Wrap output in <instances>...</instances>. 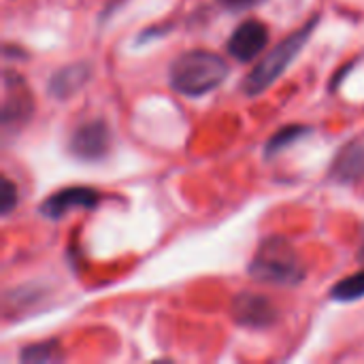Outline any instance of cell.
Listing matches in <instances>:
<instances>
[{
	"mask_svg": "<svg viewBox=\"0 0 364 364\" xmlns=\"http://www.w3.org/2000/svg\"><path fill=\"white\" fill-rule=\"evenodd\" d=\"M320 21V15H314L311 19H307L299 30H294L292 34H288L284 41H279L245 77L243 81V92L247 96H258L262 94L267 87H271L284 73L286 68L294 62V58L303 51V47L309 43L316 26Z\"/></svg>",
	"mask_w": 364,
	"mask_h": 364,
	"instance_id": "7a4b0ae2",
	"label": "cell"
},
{
	"mask_svg": "<svg viewBox=\"0 0 364 364\" xmlns=\"http://www.w3.org/2000/svg\"><path fill=\"white\" fill-rule=\"evenodd\" d=\"M111 130L102 119H90L81 124L68 141V151L85 162H98L111 151Z\"/></svg>",
	"mask_w": 364,
	"mask_h": 364,
	"instance_id": "277c9868",
	"label": "cell"
},
{
	"mask_svg": "<svg viewBox=\"0 0 364 364\" xmlns=\"http://www.w3.org/2000/svg\"><path fill=\"white\" fill-rule=\"evenodd\" d=\"M269 43V28L258 19H247L228 38V53L239 62H252Z\"/></svg>",
	"mask_w": 364,
	"mask_h": 364,
	"instance_id": "52a82bcc",
	"label": "cell"
},
{
	"mask_svg": "<svg viewBox=\"0 0 364 364\" xmlns=\"http://www.w3.org/2000/svg\"><path fill=\"white\" fill-rule=\"evenodd\" d=\"M331 299L339 303H352V301L364 299V269L335 284L331 290Z\"/></svg>",
	"mask_w": 364,
	"mask_h": 364,
	"instance_id": "8fae6325",
	"label": "cell"
},
{
	"mask_svg": "<svg viewBox=\"0 0 364 364\" xmlns=\"http://www.w3.org/2000/svg\"><path fill=\"white\" fill-rule=\"evenodd\" d=\"M358 256H360V260H364V239H363V247H360V254H358Z\"/></svg>",
	"mask_w": 364,
	"mask_h": 364,
	"instance_id": "2e32d148",
	"label": "cell"
},
{
	"mask_svg": "<svg viewBox=\"0 0 364 364\" xmlns=\"http://www.w3.org/2000/svg\"><path fill=\"white\" fill-rule=\"evenodd\" d=\"M305 134H309V128L307 126H301V124H292V126H284L282 130H277L271 139H269V143H267V158H271V156H275V154H279V151H284L286 147H290L292 143H296L301 136H305Z\"/></svg>",
	"mask_w": 364,
	"mask_h": 364,
	"instance_id": "7c38bea8",
	"label": "cell"
},
{
	"mask_svg": "<svg viewBox=\"0 0 364 364\" xmlns=\"http://www.w3.org/2000/svg\"><path fill=\"white\" fill-rule=\"evenodd\" d=\"M21 363H51V360H60V346L58 341H45V343H34L28 346L21 352Z\"/></svg>",
	"mask_w": 364,
	"mask_h": 364,
	"instance_id": "4fadbf2b",
	"label": "cell"
},
{
	"mask_svg": "<svg viewBox=\"0 0 364 364\" xmlns=\"http://www.w3.org/2000/svg\"><path fill=\"white\" fill-rule=\"evenodd\" d=\"M250 275L262 284L296 286L305 277V267L286 237H269L258 245L250 262Z\"/></svg>",
	"mask_w": 364,
	"mask_h": 364,
	"instance_id": "3957f363",
	"label": "cell"
},
{
	"mask_svg": "<svg viewBox=\"0 0 364 364\" xmlns=\"http://www.w3.org/2000/svg\"><path fill=\"white\" fill-rule=\"evenodd\" d=\"M331 177L341 183H354L364 177V145H348L333 162Z\"/></svg>",
	"mask_w": 364,
	"mask_h": 364,
	"instance_id": "30bf717a",
	"label": "cell"
},
{
	"mask_svg": "<svg viewBox=\"0 0 364 364\" xmlns=\"http://www.w3.org/2000/svg\"><path fill=\"white\" fill-rule=\"evenodd\" d=\"M275 316L277 311L273 303L262 294L243 292L232 301V318L245 328H267L275 322Z\"/></svg>",
	"mask_w": 364,
	"mask_h": 364,
	"instance_id": "ba28073f",
	"label": "cell"
},
{
	"mask_svg": "<svg viewBox=\"0 0 364 364\" xmlns=\"http://www.w3.org/2000/svg\"><path fill=\"white\" fill-rule=\"evenodd\" d=\"M220 2H222V6H226L230 11H245V9L262 4L264 0H220Z\"/></svg>",
	"mask_w": 364,
	"mask_h": 364,
	"instance_id": "9a60e30c",
	"label": "cell"
},
{
	"mask_svg": "<svg viewBox=\"0 0 364 364\" xmlns=\"http://www.w3.org/2000/svg\"><path fill=\"white\" fill-rule=\"evenodd\" d=\"M228 77V62L207 49H192L181 53L168 70L171 87L181 96H205L213 92Z\"/></svg>",
	"mask_w": 364,
	"mask_h": 364,
	"instance_id": "6da1fadb",
	"label": "cell"
},
{
	"mask_svg": "<svg viewBox=\"0 0 364 364\" xmlns=\"http://www.w3.org/2000/svg\"><path fill=\"white\" fill-rule=\"evenodd\" d=\"M100 203V194L94 188H83V186H73V188H64L51 196H47L38 211L41 215L49 218V220H60L66 213H70L73 209H96Z\"/></svg>",
	"mask_w": 364,
	"mask_h": 364,
	"instance_id": "8992f818",
	"label": "cell"
},
{
	"mask_svg": "<svg viewBox=\"0 0 364 364\" xmlns=\"http://www.w3.org/2000/svg\"><path fill=\"white\" fill-rule=\"evenodd\" d=\"M34 111L32 94L26 81L19 75H4V100H2V126L11 130L15 126H23Z\"/></svg>",
	"mask_w": 364,
	"mask_h": 364,
	"instance_id": "5b68a950",
	"label": "cell"
},
{
	"mask_svg": "<svg viewBox=\"0 0 364 364\" xmlns=\"http://www.w3.org/2000/svg\"><path fill=\"white\" fill-rule=\"evenodd\" d=\"M87 79H90V66L83 62H77V64L64 66L55 75H51L47 90L53 98L66 100V98L75 96L87 83Z\"/></svg>",
	"mask_w": 364,
	"mask_h": 364,
	"instance_id": "9c48e42d",
	"label": "cell"
},
{
	"mask_svg": "<svg viewBox=\"0 0 364 364\" xmlns=\"http://www.w3.org/2000/svg\"><path fill=\"white\" fill-rule=\"evenodd\" d=\"M15 205H17V188L9 177H2V203H0L2 215H9Z\"/></svg>",
	"mask_w": 364,
	"mask_h": 364,
	"instance_id": "5bb4252c",
	"label": "cell"
}]
</instances>
